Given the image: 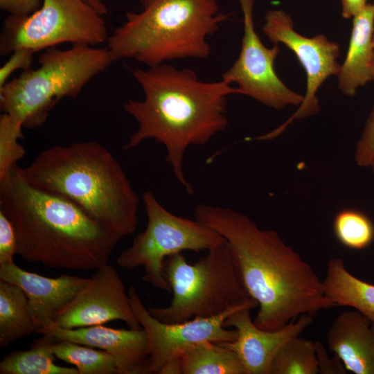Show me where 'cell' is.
<instances>
[{"instance_id": "1", "label": "cell", "mask_w": 374, "mask_h": 374, "mask_svg": "<svg viewBox=\"0 0 374 374\" xmlns=\"http://www.w3.org/2000/svg\"><path fill=\"white\" fill-rule=\"evenodd\" d=\"M194 217L224 238L241 285L258 303L253 321L258 328L275 330L302 314L314 317L335 306L325 295L322 280L276 231L217 206L197 204Z\"/></svg>"}, {"instance_id": "2", "label": "cell", "mask_w": 374, "mask_h": 374, "mask_svg": "<svg viewBox=\"0 0 374 374\" xmlns=\"http://www.w3.org/2000/svg\"><path fill=\"white\" fill-rule=\"evenodd\" d=\"M130 71L144 98L130 99L123 105L138 123L123 148L132 149L147 139L162 144L175 179L193 194L184 172L185 153L190 145H205L226 128L227 98L239 94L238 89L222 80L202 81L193 69H178L167 63Z\"/></svg>"}, {"instance_id": "3", "label": "cell", "mask_w": 374, "mask_h": 374, "mask_svg": "<svg viewBox=\"0 0 374 374\" xmlns=\"http://www.w3.org/2000/svg\"><path fill=\"white\" fill-rule=\"evenodd\" d=\"M0 210L15 228L17 254L50 268L96 270L123 238L72 201L30 185L17 164L0 180Z\"/></svg>"}, {"instance_id": "4", "label": "cell", "mask_w": 374, "mask_h": 374, "mask_svg": "<svg viewBox=\"0 0 374 374\" xmlns=\"http://www.w3.org/2000/svg\"><path fill=\"white\" fill-rule=\"evenodd\" d=\"M21 172L33 186L72 201L123 237L136 231L139 197L120 162L100 143L48 148Z\"/></svg>"}, {"instance_id": "5", "label": "cell", "mask_w": 374, "mask_h": 374, "mask_svg": "<svg viewBox=\"0 0 374 374\" xmlns=\"http://www.w3.org/2000/svg\"><path fill=\"white\" fill-rule=\"evenodd\" d=\"M230 14L215 0H143V10L127 12L125 21L107 39L114 62L133 59L148 67L174 60L206 59L207 37Z\"/></svg>"}, {"instance_id": "6", "label": "cell", "mask_w": 374, "mask_h": 374, "mask_svg": "<svg viewBox=\"0 0 374 374\" xmlns=\"http://www.w3.org/2000/svg\"><path fill=\"white\" fill-rule=\"evenodd\" d=\"M112 62L107 47L74 44L66 50L46 48L39 55V67L24 71L0 87L1 108L23 127H42L60 100L78 97Z\"/></svg>"}, {"instance_id": "7", "label": "cell", "mask_w": 374, "mask_h": 374, "mask_svg": "<svg viewBox=\"0 0 374 374\" xmlns=\"http://www.w3.org/2000/svg\"><path fill=\"white\" fill-rule=\"evenodd\" d=\"M163 270L172 301L148 310L163 323L216 316L252 300L240 283L226 241L193 264L181 253L172 255L165 260Z\"/></svg>"}, {"instance_id": "8", "label": "cell", "mask_w": 374, "mask_h": 374, "mask_svg": "<svg viewBox=\"0 0 374 374\" xmlns=\"http://www.w3.org/2000/svg\"><path fill=\"white\" fill-rule=\"evenodd\" d=\"M146 216L145 230L116 258L124 269L144 268L143 280L157 289L171 292L164 275L165 260L183 251H209L225 242L216 231L200 221L175 215L150 190L142 195Z\"/></svg>"}, {"instance_id": "9", "label": "cell", "mask_w": 374, "mask_h": 374, "mask_svg": "<svg viewBox=\"0 0 374 374\" xmlns=\"http://www.w3.org/2000/svg\"><path fill=\"white\" fill-rule=\"evenodd\" d=\"M103 15L85 0H42L29 15H9L0 36V53L26 48L35 53L62 43L96 46L107 41Z\"/></svg>"}, {"instance_id": "10", "label": "cell", "mask_w": 374, "mask_h": 374, "mask_svg": "<svg viewBox=\"0 0 374 374\" xmlns=\"http://www.w3.org/2000/svg\"><path fill=\"white\" fill-rule=\"evenodd\" d=\"M263 33L274 44L281 43L297 57L307 77V87L303 100L299 109L281 125L274 130L256 138L270 140L280 134L295 119L317 115L320 107L317 93L323 83L330 76L337 75L341 64L339 45L324 35L305 37L294 29L291 17L282 10H271L265 16Z\"/></svg>"}, {"instance_id": "11", "label": "cell", "mask_w": 374, "mask_h": 374, "mask_svg": "<svg viewBox=\"0 0 374 374\" xmlns=\"http://www.w3.org/2000/svg\"><path fill=\"white\" fill-rule=\"evenodd\" d=\"M244 16V33L240 54L222 80L235 84L239 94L249 96L275 109L299 106L303 96L287 87L274 69L280 48L265 46L258 35L253 17V0H239Z\"/></svg>"}, {"instance_id": "12", "label": "cell", "mask_w": 374, "mask_h": 374, "mask_svg": "<svg viewBox=\"0 0 374 374\" xmlns=\"http://www.w3.org/2000/svg\"><path fill=\"white\" fill-rule=\"evenodd\" d=\"M127 293L134 315L147 335L149 362L146 374L159 373L168 360L181 357L186 350L198 343L235 341L237 331L235 329L229 330L225 328L224 320L240 308H254L258 306V303L252 299L244 305L230 308L216 316L195 317L180 323H167L159 321L150 313L135 287L131 285Z\"/></svg>"}, {"instance_id": "13", "label": "cell", "mask_w": 374, "mask_h": 374, "mask_svg": "<svg viewBox=\"0 0 374 374\" xmlns=\"http://www.w3.org/2000/svg\"><path fill=\"white\" fill-rule=\"evenodd\" d=\"M120 320L130 328L141 326L116 268L106 264L96 269L89 283L55 317L54 326L73 329Z\"/></svg>"}, {"instance_id": "14", "label": "cell", "mask_w": 374, "mask_h": 374, "mask_svg": "<svg viewBox=\"0 0 374 374\" xmlns=\"http://www.w3.org/2000/svg\"><path fill=\"white\" fill-rule=\"evenodd\" d=\"M251 309L244 307L226 317L224 327L234 328L237 337L233 341L220 344L237 354L244 374H269L278 349L288 340L299 336L312 322L314 317L304 314L281 328L267 331L258 328L252 321Z\"/></svg>"}, {"instance_id": "15", "label": "cell", "mask_w": 374, "mask_h": 374, "mask_svg": "<svg viewBox=\"0 0 374 374\" xmlns=\"http://www.w3.org/2000/svg\"><path fill=\"white\" fill-rule=\"evenodd\" d=\"M0 279L24 291L38 334L54 325L56 316L89 280V278L69 274L49 278L24 270L15 262L0 265Z\"/></svg>"}, {"instance_id": "16", "label": "cell", "mask_w": 374, "mask_h": 374, "mask_svg": "<svg viewBox=\"0 0 374 374\" xmlns=\"http://www.w3.org/2000/svg\"><path fill=\"white\" fill-rule=\"evenodd\" d=\"M39 334L50 335L57 341L66 340L105 350L116 360L121 374H146L149 348L145 331L114 329L103 325L64 329L54 325Z\"/></svg>"}, {"instance_id": "17", "label": "cell", "mask_w": 374, "mask_h": 374, "mask_svg": "<svg viewBox=\"0 0 374 374\" xmlns=\"http://www.w3.org/2000/svg\"><path fill=\"white\" fill-rule=\"evenodd\" d=\"M326 339L347 371L374 374V321L355 309L344 311L333 320Z\"/></svg>"}, {"instance_id": "18", "label": "cell", "mask_w": 374, "mask_h": 374, "mask_svg": "<svg viewBox=\"0 0 374 374\" xmlns=\"http://www.w3.org/2000/svg\"><path fill=\"white\" fill-rule=\"evenodd\" d=\"M373 30L374 3H367L353 17L348 48L337 75L338 87L346 96H355L359 87L372 81Z\"/></svg>"}, {"instance_id": "19", "label": "cell", "mask_w": 374, "mask_h": 374, "mask_svg": "<svg viewBox=\"0 0 374 374\" xmlns=\"http://www.w3.org/2000/svg\"><path fill=\"white\" fill-rule=\"evenodd\" d=\"M326 296L335 306H348L374 321V285L353 275L339 258L330 259L322 279Z\"/></svg>"}, {"instance_id": "20", "label": "cell", "mask_w": 374, "mask_h": 374, "mask_svg": "<svg viewBox=\"0 0 374 374\" xmlns=\"http://www.w3.org/2000/svg\"><path fill=\"white\" fill-rule=\"evenodd\" d=\"M28 297L18 285L0 279V347L36 332Z\"/></svg>"}, {"instance_id": "21", "label": "cell", "mask_w": 374, "mask_h": 374, "mask_svg": "<svg viewBox=\"0 0 374 374\" xmlns=\"http://www.w3.org/2000/svg\"><path fill=\"white\" fill-rule=\"evenodd\" d=\"M26 350H15L0 362V374H79L76 368L55 364L57 358L51 350L56 341L50 335H42Z\"/></svg>"}, {"instance_id": "22", "label": "cell", "mask_w": 374, "mask_h": 374, "mask_svg": "<svg viewBox=\"0 0 374 374\" xmlns=\"http://www.w3.org/2000/svg\"><path fill=\"white\" fill-rule=\"evenodd\" d=\"M182 374H244L237 354L217 342L202 341L181 356Z\"/></svg>"}, {"instance_id": "23", "label": "cell", "mask_w": 374, "mask_h": 374, "mask_svg": "<svg viewBox=\"0 0 374 374\" xmlns=\"http://www.w3.org/2000/svg\"><path fill=\"white\" fill-rule=\"evenodd\" d=\"M51 350L57 358L75 366L79 374H121L115 358L105 350L66 340L56 341Z\"/></svg>"}, {"instance_id": "24", "label": "cell", "mask_w": 374, "mask_h": 374, "mask_svg": "<svg viewBox=\"0 0 374 374\" xmlns=\"http://www.w3.org/2000/svg\"><path fill=\"white\" fill-rule=\"evenodd\" d=\"M315 343L299 336L286 341L276 353L269 374H317Z\"/></svg>"}, {"instance_id": "25", "label": "cell", "mask_w": 374, "mask_h": 374, "mask_svg": "<svg viewBox=\"0 0 374 374\" xmlns=\"http://www.w3.org/2000/svg\"><path fill=\"white\" fill-rule=\"evenodd\" d=\"M333 231L338 241L352 249H364L374 239L373 223L366 215L354 208H344L336 214Z\"/></svg>"}, {"instance_id": "26", "label": "cell", "mask_w": 374, "mask_h": 374, "mask_svg": "<svg viewBox=\"0 0 374 374\" xmlns=\"http://www.w3.org/2000/svg\"><path fill=\"white\" fill-rule=\"evenodd\" d=\"M22 125L6 113L0 116V180L26 154L19 143L23 139Z\"/></svg>"}, {"instance_id": "27", "label": "cell", "mask_w": 374, "mask_h": 374, "mask_svg": "<svg viewBox=\"0 0 374 374\" xmlns=\"http://www.w3.org/2000/svg\"><path fill=\"white\" fill-rule=\"evenodd\" d=\"M15 254H17V240L15 228L0 210V265L14 262Z\"/></svg>"}, {"instance_id": "28", "label": "cell", "mask_w": 374, "mask_h": 374, "mask_svg": "<svg viewBox=\"0 0 374 374\" xmlns=\"http://www.w3.org/2000/svg\"><path fill=\"white\" fill-rule=\"evenodd\" d=\"M374 157V107L367 118L362 136L355 152V159L358 166H370Z\"/></svg>"}, {"instance_id": "29", "label": "cell", "mask_w": 374, "mask_h": 374, "mask_svg": "<svg viewBox=\"0 0 374 374\" xmlns=\"http://www.w3.org/2000/svg\"><path fill=\"white\" fill-rule=\"evenodd\" d=\"M9 59L0 68V87L7 82L12 73L19 69L24 71L31 68L35 52L31 49L21 48L11 53Z\"/></svg>"}, {"instance_id": "30", "label": "cell", "mask_w": 374, "mask_h": 374, "mask_svg": "<svg viewBox=\"0 0 374 374\" xmlns=\"http://www.w3.org/2000/svg\"><path fill=\"white\" fill-rule=\"evenodd\" d=\"M315 343L316 355L318 362L319 373L321 374H346L347 370L341 359L335 355L330 357L324 346L319 341Z\"/></svg>"}, {"instance_id": "31", "label": "cell", "mask_w": 374, "mask_h": 374, "mask_svg": "<svg viewBox=\"0 0 374 374\" xmlns=\"http://www.w3.org/2000/svg\"><path fill=\"white\" fill-rule=\"evenodd\" d=\"M42 0H0V8L9 15L27 16L37 10Z\"/></svg>"}, {"instance_id": "32", "label": "cell", "mask_w": 374, "mask_h": 374, "mask_svg": "<svg viewBox=\"0 0 374 374\" xmlns=\"http://www.w3.org/2000/svg\"><path fill=\"white\" fill-rule=\"evenodd\" d=\"M367 4V0H341V15L346 19L356 15Z\"/></svg>"}, {"instance_id": "33", "label": "cell", "mask_w": 374, "mask_h": 374, "mask_svg": "<svg viewBox=\"0 0 374 374\" xmlns=\"http://www.w3.org/2000/svg\"><path fill=\"white\" fill-rule=\"evenodd\" d=\"M181 373H182L181 357H175L170 359L163 365L159 371V374Z\"/></svg>"}, {"instance_id": "34", "label": "cell", "mask_w": 374, "mask_h": 374, "mask_svg": "<svg viewBox=\"0 0 374 374\" xmlns=\"http://www.w3.org/2000/svg\"><path fill=\"white\" fill-rule=\"evenodd\" d=\"M90 4L98 13L103 15L107 12V8L103 0H85Z\"/></svg>"}, {"instance_id": "35", "label": "cell", "mask_w": 374, "mask_h": 374, "mask_svg": "<svg viewBox=\"0 0 374 374\" xmlns=\"http://www.w3.org/2000/svg\"><path fill=\"white\" fill-rule=\"evenodd\" d=\"M371 78L372 80H374V30L373 35V55H372V62H371Z\"/></svg>"}, {"instance_id": "36", "label": "cell", "mask_w": 374, "mask_h": 374, "mask_svg": "<svg viewBox=\"0 0 374 374\" xmlns=\"http://www.w3.org/2000/svg\"><path fill=\"white\" fill-rule=\"evenodd\" d=\"M370 166L372 168V170H373V174H374V157L370 164Z\"/></svg>"}]
</instances>
